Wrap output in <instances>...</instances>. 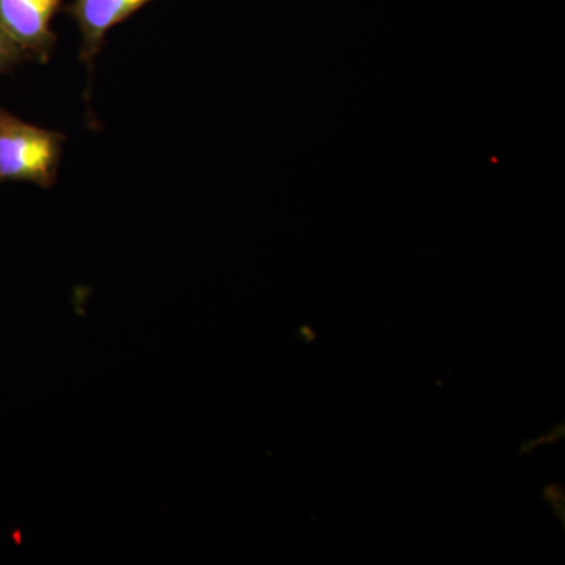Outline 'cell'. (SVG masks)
Returning <instances> with one entry per match:
<instances>
[{"mask_svg":"<svg viewBox=\"0 0 565 565\" xmlns=\"http://www.w3.org/2000/svg\"><path fill=\"white\" fill-rule=\"evenodd\" d=\"M150 2L152 0H74L65 11L81 29V62L93 68L110 29Z\"/></svg>","mask_w":565,"mask_h":565,"instance_id":"3","label":"cell"},{"mask_svg":"<svg viewBox=\"0 0 565 565\" xmlns=\"http://www.w3.org/2000/svg\"><path fill=\"white\" fill-rule=\"evenodd\" d=\"M28 61V55L21 51V47L11 40L9 33L3 31L2 25H0V76L10 73V71Z\"/></svg>","mask_w":565,"mask_h":565,"instance_id":"4","label":"cell"},{"mask_svg":"<svg viewBox=\"0 0 565 565\" xmlns=\"http://www.w3.org/2000/svg\"><path fill=\"white\" fill-rule=\"evenodd\" d=\"M61 6L62 0H0V25L29 61L46 63L57 41L51 21Z\"/></svg>","mask_w":565,"mask_h":565,"instance_id":"2","label":"cell"},{"mask_svg":"<svg viewBox=\"0 0 565 565\" xmlns=\"http://www.w3.org/2000/svg\"><path fill=\"white\" fill-rule=\"evenodd\" d=\"M65 136L20 120L0 107V184L33 182L51 188L57 180Z\"/></svg>","mask_w":565,"mask_h":565,"instance_id":"1","label":"cell"}]
</instances>
